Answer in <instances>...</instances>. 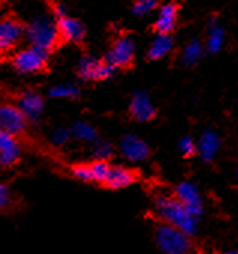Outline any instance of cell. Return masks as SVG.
Instances as JSON below:
<instances>
[{
	"label": "cell",
	"instance_id": "1",
	"mask_svg": "<svg viewBox=\"0 0 238 254\" xmlns=\"http://www.w3.org/2000/svg\"><path fill=\"white\" fill-rule=\"evenodd\" d=\"M156 211L166 224L180 229L186 235L190 236L196 232L199 218L193 217L177 197L159 196L156 199Z\"/></svg>",
	"mask_w": 238,
	"mask_h": 254
},
{
	"label": "cell",
	"instance_id": "2",
	"mask_svg": "<svg viewBox=\"0 0 238 254\" xmlns=\"http://www.w3.org/2000/svg\"><path fill=\"white\" fill-rule=\"evenodd\" d=\"M26 38L33 47H38L44 51H51L60 39L57 24L48 15L35 17L26 27Z\"/></svg>",
	"mask_w": 238,
	"mask_h": 254
},
{
	"label": "cell",
	"instance_id": "3",
	"mask_svg": "<svg viewBox=\"0 0 238 254\" xmlns=\"http://www.w3.org/2000/svg\"><path fill=\"white\" fill-rule=\"evenodd\" d=\"M156 242L158 247L168 254H184L192 248L189 235L171 224H163L158 229Z\"/></svg>",
	"mask_w": 238,
	"mask_h": 254
},
{
	"label": "cell",
	"instance_id": "4",
	"mask_svg": "<svg viewBox=\"0 0 238 254\" xmlns=\"http://www.w3.org/2000/svg\"><path fill=\"white\" fill-rule=\"evenodd\" d=\"M47 57H48V51H44L32 45L26 50L18 51L12 63L20 73H36L45 67Z\"/></svg>",
	"mask_w": 238,
	"mask_h": 254
},
{
	"label": "cell",
	"instance_id": "5",
	"mask_svg": "<svg viewBox=\"0 0 238 254\" xmlns=\"http://www.w3.org/2000/svg\"><path fill=\"white\" fill-rule=\"evenodd\" d=\"M134 57H135L134 39L129 36H120L109 48L106 54V63H109L115 69H120L129 66Z\"/></svg>",
	"mask_w": 238,
	"mask_h": 254
},
{
	"label": "cell",
	"instance_id": "6",
	"mask_svg": "<svg viewBox=\"0 0 238 254\" xmlns=\"http://www.w3.org/2000/svg\"><path fill=\"white\" fill-rule=\"evenodd\" d=\"M115 67L109 63L97 60L96 57L85 56L79 60L78 64V75L85 81H103L114 75Z\"/></svg>",
	"mask_w": 238,
	"mask_h": 254
},
{
	"label": "cell",
	"instance_id": "7",
	"mask_svg": "<svg viewBox=\"0 0 238 254\" xmlns=\"http://www.w3.org/2000/svg\"><path fill=\"white\" fill-rule=\"evenodd\" d=\"M27 126V118L18 106L2 103L0 105V130L11 135H20Z\"/></svg>",
	"mask_w": 238,
	"mask_h": 254
},
{
	"label": "cell",
	"instance_id": "8",
	"mask_svg": "<svg viewBox=\"0 0 238 254\" xmlns=\"http://www.w3.org/2000/svg\"><path fill=\"white\" fill-rule=\"evenodd\" d=\"M175 197L183 203V206L196 218L202 214V197L199 194V190L196 186L190 183H181L175 190Z\"/></svg>",
	"mask_w": 238,
	"mask_h": 254
},
{
	"label": "cell",
	"instance_id": "9",
	"mask_svg": "<svg viewBox=\"0 0 238 254\" xmlns=\"http://www.w3.org/2000/svg\"><path fill=\"white\" fill-rule=\"evenodd\" d=\"M23 33V26L14 18H5L0 21V53H5L17 45Z\"/></svg>",
	"mask_w": 238,
	"mask_h": 254
},
{
	"label": "cell",
	"instance_id": "10",
	"mask_svg": "<svg viewBox=\"0 0 238 254\" xmlns=\"http://www.w3.org/2000/svg\"><path fill=\"white\" fill-rule=\"evenodd\" d=\"M109 166L105 160H97L91 165H79L72 169L75 178L81 181H91V183H103L108 175Z\"/></svg>",
	"mask_w": 238,
	"mask_h": 254
},
{
	"label": "cell",
	"instance_id": "11",
	"mask_svg": "<svg viewBox=\"0 0 238 254\" xmlns=\"http://www.w3.org/2000/svg\"><path fill=\"white\" fill-rule=\"evenodd\" d=\"M120 151L129 162H143L149 157L147 144L135 135H126L120 141Z\"/></svg>",
	"mask_w": 238,
	"mask_h": 254
},
{
	"label": "cell",
	"instance_id": "12",
	"mask_svg": "<svg viewBox=\"0 0 238 254\" xmlns=\"http://www.w3.org/2000/svg\"><path fill=\"white\" fill-rule=\"evenodd\" d=\"M21 154L20 144L14 135L0 130V165L12 166L18 162Z\"/></svg>",
	"mask_w": 238,
	"mask_h": 254
},
{
	"label": "cell",
	"instance_id": "13",
	"mask_svg": "<svg viewBox=\"0 0 238 254\" xmlns=\"http://www.w3.org/2000/svg\"><path fill=\"white\" fill-rule=\"evenodd\" d=\"M129 111H131V115L137 120V121H150L155 118L156 115V108L153 105V102L150 100V97L140 91V93H135L132 96V100H131V106H129Z\"/></svg>",
	"mask_w": 238,
	"mask_h": 254
},
{
	"label": "cell",
	"instance_id": "14",
	"mask_svg": "<svg viewBox=\"0 0 238 254\" xmlns=\"http://www.w3.org/2000/svg\"><path fill=\"white\" fill-rule=\"evenodd\" d=\"M56 24H57L59 38L66 42H81L85 35V29L82 23L77 18H71L65 15L59 18Z\"/></svg>",
	"mask_w": 238,
	"mask_h": 254
},
{
	"label": "cell",
	"instance_id": "15",
	"mask_svg": "<svg viewBox=\"0 0 238 254\" xmlns=\"http://www.w3.org/2000/svg\"><path fill=\"white\" fill-rule=\"evenodd\" d=\"M18 108L20 111L24 114V117L32 121L38 120L44 111V100L41 97V94H38L36 91H24L20 99H18Z\"/></svg>",
	"mask_w": 238,
	"mask_h": 254
},
{
	"label": "cell",
	"instance_id": "16",
	"mask_svg": "<svg viewBox=\"0 0 238 254\" xmlns=\"http://www.w3.org/2000/svg\"><path fill=\"white\" fill-rule=\"evenodd\" d=\"M137 175L134 171L128 169V168H123V166H109V171H108V175L103 181V184H106L109 189H114V190H120V189H125L128 186H131L134 181H135Z\"/></svg>",
	"mask_w": 238,
	"mask_h": 254
},
{
	"label": "cell",
	"instance_id": "17",
	"mask_svg": "<svg viewBox=\"0 0 238 254\" xmlns=\"http://www.w3.org/2000/svg\"><path fill=\"white\" fill-rule=\"evenodd\" d=\"M219 145H220V139L217 133L213 130H205L196 144V153L201 156L202 160L210 162L214 159L216 153L219 151Z\"/></svg>",
	"mask_w": 238,
	"mask_h": 254
},
{
	"label": "cell",
	"instance_id": "18",
	"mask_svg": "<svg viewBox=\"0 0 238 254\" xmlns=\"http://www.w3.org/2000/svg\"><path fill=\"white\" fill-rule=\"evenodd\" d=\"M177 24V6L172 3H166L160 8L158 20H156V30L158 33H171Z\"/></svg>",
	"mask_w": 238,
	"mask_h": 254
},
{
	"label": "cell",
	"instance_id": "19",
	"mask_svg": "<svg viewBox=\"0 0 238 254\" xmlns=\"http://www.w3.org/2000/svg\"><path fill=\"white\" fill-rule=\"evenodd\" d=\"M171 50H172V38H171V35L169 33H158V36L153 39V42L150 45L149 57L152 60H160Z\"/></svg>",
	"mask_w": 238,
	"mask_h": 254
},
{
	"label": "cell",
	"instance_id": "20",
	"mask_svg": "<svg viewBox=\"0 0 238 254\" xmlns=\"http://www.w3.org/2000/svg\"><path fill=\"white\" fill-rule=\"evenodd\" d=\"M225 42V32L219 26L217 20L213 18L210 21V30H208V39H207V50L211 54H216L222 50Z\"/></svg>",
	"mask_w": 238,
	"mask_h": 254
},
{
	"label": "cell",
	"instance_id": "21",
	"mask_svg": "<svg viewBox=\"0 0 238 254\" xmlns=\"http://www.w3.org/2000/svg\"><path fill=\"white\" fill-rule=\"evenodd\" d=\"M77 139H79V141H84V142H93V141H96V138H97V133H96V129L91 126V124H88V123H82V121H79V123H77L75 126H74V129H72V132H71Z\"/></svg>",
	"mask_w": 238,
	"mask_h": 254
},
{
	"label": "cell",
	"instance_id": "22",
	"mask_svg": "<svg viewBox=\"0 0 238 254\" xmlns=\"http://www.w3.org/2000/svg\"><path fill=\"white\" fill-rule=\"evenodd\" d=\"M202 53H204V48H202V44L199 41H192L189 42V45L184 48V53H183V62L189 66L192 64H196L199 62V59L202 57Z\"/></svg>",
	"mask_w": 238,
	"mask_h": 254
},
{
	"label": "cell",
	"instance_id": "23",
	"mask_svg": "<svg viewBox=\"0 0 238 254\" xmlns=\"http://www.w3.org/2000/svg\"><path fill=\"white\" fill-rule=\"evenodd\" d=\"M78 94H79L78 88L71 84L56 85L50 90V96L53 99H75V97H78Z\"/></svg>",
	"mask_w": 238,
	"mask_h": 254
},
{
	"label": "cell",
	"instance_id": "24",
	"mask_svg": "<svg viewBox=\"0 0 238 254\" xmlns=\"http://www.w3.org/2000/svg\"><path fill=\"white\" fill-rule=\"evenodd\" d=\"M156 5H158L156 0H137V3L134 5L132 11L135 15L144 17V15H149L152 11H155Z\"/></svg>",
	"mask_w": 238,
	"mask_h": 254
},
{
	"label": "cell",
	"instance_id": "25",
	"mask_svg": "<svg viewBox=\"0 0 238 254\" xmlns=\"http://www.w3.org/2000/svg\"><path fill=\"white\" fill-rule=\"evenodd\" d=\"M93 154L97 160H106L112 156V145L105 141H99L93 147Z\"/></svg>",
	"mask_w": 238,
	"mask_h": 254
},
{
	"label": "cell",
	"instance_id": "26",
	"mask_svg": "<svg viewBox=\"0 0 238 254\" xmlns=\"http://www.w3.org/2000/svg\"><path fill=\"white\" fill-rule=\"evenodd\" d=\"M72 133L71 130L65 129V127H60V129H57L54 133H53V142L56 145H65L69 139H71Z\"/></svg>",
	"mask_w": 238,
	"mask_h": 254
},
{
	"label": "cell",
	"instance_id": "27",
	"mask_svg": "<svg viewBox=\"0 0 238 254\" xmlns=\"http://www.w3.org/2000/svg\"><path fill=\"white\" fill-rule=\"evenodd\" d=\"M178 148H180L181 154L186 156V157H189V156H192L193 153H196V145H195V142H193L190 138H187V136L183 138V139L180 141Z\"/></svg>",
	"mask_w": 238,
	"mask_h": 254
},
{
	"label": "cell",
	"instance_id": "28",
	"mask_svg": "<svg viewBox=\"0 0 238 254\" xmlns=\"http://www.w3.org/2000/svg\"><path fill=\"white\" fill-rule=\"evenodd\" d=\"M9 190L5 186H0V211H2L9 203Z\"/></svg>",
	"mask_w": 238,
	"mask_h": 254
},
{
	"label": "cell",
	"instance_id": "29",
	"mask_svg": "<svg viewBox=\"0 0 238 254\" xmlns=\"http://www.w3.org/2000/svg\"><path fill=\"white\" fill-rule=\"evenodd\" d=\"M53 14L56 15V18L59 20V18H62V17H65L66 15V9L63 8V5L62 3H56L54 5V8H53Z\"/></svg>",
	"mask_w": 238,
	"mask_h": 254
}]
</instances>
